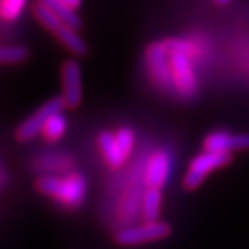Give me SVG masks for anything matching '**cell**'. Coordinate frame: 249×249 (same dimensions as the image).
I'll list each match as a JSON object with an SVG mask.
<instances>
[{"mask_svg": "<svg viewBox=\"0 0 249 249\" xmlns=\"http://www.w3.org/2000/svg\"><path fill=\"white\" fill-rule=\"evenodd\" d=\"M36 189L52 197L67 209H79L88 196V181L83 173L70 172L67 175H42L36 180Z\"/></svg>", "mask_w": 249, "mask_h": 249, "instance_id": "1", "label": "cell"}, {"mask_svg": "<svg viewBox=\"0 0 249 249\" xmlns=\"http://www.w3.org/2000/svg\"><path fill=\"white\" fill-rule=\"evenodd\" d=\"M146 68L152 83L162 91H172L175 89V79H173L170 52L165 42H152L146 49Z\"/></svg>", "mask_w": 249, "mask_h": 249, "instance_id": "2", "label": "cell"}, {"mask_svg": "<svg viewBox=\"0 0 249 249\" xmlns=\"http://www.w3.org/2000/svg\"><path fill=\"white\" fill-rule=\"evenodd\" d=\"M231 154L227 152H212V151H202L189 162L188 170L183 178V186L186 189H196L206 180L209 173L218 170V168L227 167L231 162Z\"/></svg>", "mask_w": 249, "mask_h": 249, "instance_id": "3", "label": "cell"}, {"mask_svg": "<svg viewBox=\"0 0 249 249\" xmlns=\"http://www.w3.org/2000/svg\"><path fill=\"white\" fill-rule=\"evenodd\" d=\"M172 227L165 222H142L139 225H129L115 233V241L120 246H139L146 243L159 241L170 236Z\"/></svg>", "mask_w": 249, "mask_h": 249, "instance_id": "4", "label": "cell"}, {"mask_svg": "<svg viewBox=\"0 0 249 249\" xmlns=\"http://www.w3.org/2000/svg\"><path fill=\"white\" fill-rule=\"evenodd\" d=\"M65 108V102L62 97H53L51 101H47L44 106H41L37 110H34L31 115L18 124L17 131H15V136H17L18 141L26 142L31 141L37 136V134H42V129L46 126V123L49 122V118L53 117L55 113H60Z\"/></svg>", "mask_w": 249, "mask_h": 249, "instance_id": "5", "label": "cell"}, {"mask_svg": "<svg viewBox=\"0 0 249 249\" xmlns=\"http://www.w3.org/2000/svg\"><path fill=\"white\" fill-rule=\"evenodd\" d=\"M170 62L173 79H175V89L183 97H193L197 91V78L191 60V49L170 52Z\"/></svg>", "mask_w": 249, "mask_h": 249, "instance_id": "6", "label": "cell"}, {"mask_svg": "<svg viewBox=\"0 0 249 249\" xmlns=\"http://www.w3.org/2000/svg\"><path fill=\"white\" fill-rule=\"evenodd\" d=\"M83 74L78 60H67L62 65V99L65 107L76 108L83 101Z\"/></svg>", "mask_w": 249, "mask_h": 249, "instance_id": "7", "label": "cell"}, {"mask_svg": "<svg viewBox=\"0 0 249 249\" xmlns=\"http://www.w3.org/2000/svg\"><path fill=\"white\" fill-rule=\"evenodd\" d=\"M172 173V156L167 149H157L144 162V180L147 188L162 189Z\"/></svg>", "mask_w": 249, "mask_h": 249, "instance_id": "8", "label": "cell"}, {"mask_svg": "<svg viewBox=\"0 0 249 249\" xmlns=\"http://www.w3.org/2000/svg\"><path fill=\"white\" fill-rule=\"evenodd\" d=\"M146 180H144V170L139 173V177L134 181L129 183L126 193L123 194L120 207H118V215L122 223H133L139 215H142V199L146 194Z\"/></svg>", "mask_w": 249, "mask_h": 249, "instance_id": "9", "label": "cell"}, {"mask_svg": "<svg viewBox=\"0 0 249 249\" xmlns=\"http://www.w3.org/2000/svg\"><path fill=\"white\" fill-rule=\"evenodd\" d=\"M202 146H204V151H212V152L233 154L238 151H248L249 134L248 133L212 131L204 138Z\"/></svg>", "mask_w": 249, "mask_h": 249, "instance_id": "10", "label": "cell"}, {"mask_svg": "<svg viewBox=\"0 0 249 249\" xmlns=\"http://www.w3.org/2000/svg\"><path fill=\"white\" fill-rule=\"evenodd\" d=\"M97 146L101 151L104 160L110 168H120L128 160V156L123 152V149L118 144L115 133L101 131L97 136Z\"/></svg>", "mask_w": 249, "mask_h": 249, "instance_id": "11", "label": "cell"}, {"mask_svg": "<svg viewBox=\"0 0 249 249\" xmlns=\"http://www.w3.org/2000/svg\"><path fill=\"white\" fill-rule=\"evenodd\" d=\"M74 165V159L70 157L68 154H47V156H41L34 160V168L41 172L49 173H60V172H68L70 168Z\"/></svg>", "mask_w": 249, "mask_h": 249, "instance_id": "12", "label": "cell"}, {"mask_svg": "<svg viewBox=\"0 0 249 249\" xmlns=\"http://www.w3.org/2000/svg\"><path fill=\"white\" fill-rule=\"evenodd\" d=\"M55 36L70 52L74 53V55H86L88 53V44L79 36L78 29L68 26V24H63L55 33Z\"/></svg>", "mask_w": 249, "mask_h": 249, "instance_id": "13", "label": "cell"}, {"mask_svg": "<svg viewBox=\"0 0 249 249\" xmlns=\"http://www.w3.org/2000/svg\"><path fill=\"white\" fill-rule=\"evenodd\" d=\"M162 211V189L147 188L142 199V218L144 222H157Z\"/></svg>", "mask_w": 249, "mask_h": 249, "instance_id": "14", "label": "cell"}, {"mask_svg": "<svg viewBox=\"0 0 249 249\" xmlns=\"http://www.w3.org/2000/svg\"><path fill=\"white\" fill-rule=\"evenodd\" d=\"M37 2L44 3L47 8H51L65 24H68V26H71L74 29H79L83 26V21H81V18H79L78 12L70 7V5L65 3L63 0H37Z\"/></svg>", "mask_w": 249, "mask_h": 249, "instance_id": "15", "label": "cell"}, {"mask_svg": "<svg viewBox=\"0 0 249 249\" xmlns=\"http://www.w3.org/2000/svg\"><path fill=\"white\" fill-rule=\"evenodd\" d=\"M33 15H34V18L37 19L39 23L42 24L44 28L47 29V31H51L55 34L58 29H60L63 26V21L60 18L57 17L55 13L52 12L51 8H47L46 5L41 3V2H36L34 3V7H33Z\"/></svg>", "mask_w": 249, "mask_h": 249, "instance_id": "16", "label": "cell"}, {"mask_svg": "<svg viewBox=\"0 0 249 249\" xmlns=\"http://www.w3.org/2000/svg\"><path fill=\"white\" fill-rule=\"evenodd\" d=\"M68 128V122L67 117L63 113H55L53 117L49 118V122L46 123V126L42 129V136L44 139H47L49 142L58 141L60 138H63V134L67 133Z\"/></svg>", "mask_w": 249, "mask_h": 249, "instance_id": "17", "label": "cell"}, {"mask_svg": "<svg viewBox=\"0 0 249 249\" xmlns=\"http://www.w3.org/2000/svg\"><path fill=\"white\" fill-rule=\"evenodd\" d=\"M29 57L28 47L19 46V44H10L0 49V60L3 65H18L26 62Z\"/></svg>", "mask_w": 249, "mask_h": 249, "instance_id": "18", "label": "cell"}, {"mask_svg": "<svg viewBox=\"0 0 249 249\" xmlns=\"http://www.w3.org/2000/svg\"><path fill=\"white\" fill-rule=\"evenodd\" d=\"M28 0H2V7H0V15L5 21L12 23L21 17L26 7Z\"/></svg>", "mask_w": 249, "mask_h": 249, "instance_id": "19", "label": "cell"}, {"mask_svg": "<svg viewBox=\"0 0 249 249\" xmlns=\"http://www.w3.org/2000/svg\"><path fill=\"white\" fill-rule=\"evenodd\" d=\"M115 138L120 147L123 149V152L126 154L129 157L133 154V149H134V144H136V136H134V131L131 128H120L118 131L115 133Z\"/></svg>", "mask_w": 249, "mask_h": 249, "instance_id": "20", "label": "cell"}, {"mask_svg": "<svg viewBox=\"0 0 249 249\" xmlns=\"http://www.w3.org/2000/svg\"><path fill=\"white\" fill-rule=\"evenodd\" d=\"M65 3L67 5H70L71 8H74V10H78L79 7H81V3H83V0H63Z\"/></svg>", "mask_w": 249, "mask_h": 249, "instance_id": "21", "label": "cell"}, {"mask_svg": "<svg viewBox=\"0 0 249 249\" xmlns=\"http://www.w3.org/2000/svg\"><path fill=\"white\" fill-rule=\"evenodd\" d=\"M7 186V168L5 165H2V188Z\"/></svg>", "mask_w": 249, "mask_h": 249, "instance_id": "22", "label": "cell"}, {"mask_svg": "<svg viewBox=\"0 0 249 249\" xmlns=\"http://www.w3.org/2000/svg\"><path fill=\"white\" fill-rule=\"evenodd\" d=\"M230 2H231V0H215V3L220 5V7H223V5H228Z\"/></svg>", "mask_w": 249, "mask_h": 249, "instance_id": "23", "label": "cell"}]
</instances>
